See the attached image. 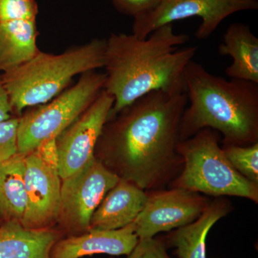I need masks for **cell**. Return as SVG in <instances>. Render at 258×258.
I'll return each instance as SVG.
<instances>
[{
  "instance_id": "3957f363",
  "label": "cell",
  "mask_w": 258,
  "mask_h": 258,
  "mask_svg": "<svg viewBox=\"0 0 258 258\" xmlns=\"http://www.w3.org/2000/svg\"><path fill=\"white\" fill-rule=\"evenodd\" d=\"M189 106L181 117V141L204 128L223 136V146L258 143V84L226 80L191 60L184 74Z\"/></svg>"
},
{
  "instance_id": "ba28073f",
  "label": "cell",
  "mask_w": 258,
  "mask_h": 258,
  "mask_svg": "<svg viewBox=\"0 0 258 258\" xmlns=\"http://www.w3.org/2000/svg\"><path fill=\"white\" fill-rule=\"evenodd\" d=\"M257 9V0H161L154 10L134 18L132 34L145 39L163 25L199 17L202 23L195 37L206 40L230 15Z\"/></svg>"
},
{
  "instance_id": "2e32d148",
  "label": "cell",
  "mask_w": 258,
  "mask_h": 258,
  "mask_svg": "<svg viewBox=\"0 0 258 258\" xmlns=\"http://www.w3.org/2000/svg\"><path fill=\"white\" fill-rule=\"evenodd\" d=\"M218 52L232 57V64L225 71L228 77L258 84V38L248 25L231 24Z\"/></svg>"
},
{
  "instance_id": "8992f818",
  "label": "cell",
  "mask_w": 258,
  "mask_h": 258,
  "mask_svg": "<svg viewBox=\"0 0 258 258\" xmlns=\"http://www.w3.org/2000/svg\"><path fill=\"white\" fill-rule=\"evenodd\" d=\"M106 79L105 73L88 71L50 101L27 108L19 116L18 152L28 154L42 142L57 138L96 100Z\"/></svg>"
},
{
  "instance_id": "9a60e30c",
  "label": "cell",
  "mask_w": 258,
  "mask_h": 258,
  "mask_svg": "<svg viewBox=\"0 0 258 258\" xmlns=\"http://www.w3.org/2000/svg\"><path fill=\"white\" fill-rule=\"evenodd\" d=\"M232 210L227 200L217 198L209 204L195 221L174 230L167 244L175 248L179 258H207L206 240L209 232L220 219Z\"/></svg>"
},
{
  "instance_id": "6da1fadb",
  "label": "cell",
  "mask_w": 258,
  "mask_h": 258,
  "mask_svg": "<svg viewBox=\"0 0 258 258\" xmlns=\"http://www.w3.org/2000/svg\"><path fill=\"white\" fill-rule=\"evenodd\" d=\"M187 102L186 93L163 91L139 98L107 120L94 157L144 191L165 184L183 166L176 148Z\"/></svg>"
},
{
  "instance_id": "ac0fdd59",
  "label": "cell",
  "mask_w": 258,
  "mask_h": 258,
  "mask_svg": "<svg viewBox=\"0 0 258 258\" xmlns=\"http://www.w3.org/2000/svg\"><path fill=\"white\" fill-rule=\"evenodd\" d=\"M25 155L17 153L0 163V222H21L26 207Z\"/></svg>"
},
{
  "instance_id": "5bb4252c",
  "label": "cell",
  "mask_w": 258,
  "mask_h": 258,
  "mask_svg": "<svg viewBox=\"0 0 258 258\" xmlns=\"http://www.w3.org/2000/svg\"><path fill=\"white\" fill-rule=\"evenodd\" d=\"M64 237L58 227L30 229L12 220L0 225V258H51L54 244Z\"/></svg>"
},
{
  "instance_id": "4fadbf2b",
  "label": "cell",
  "mask_w": 258,
  "mask_h": 258,
  "mask_svg": "<svg viewBox=\"0 0 258 258\" xmlns=\"http://www.w3.org/2000/svg\"><path fill=\"white\" fill-rule=\"evenodd\" d=\"M147 198L144 190L120 179L95 210L89 230H118L133 223L143 210Z\"/></svg>"
},
{
  "instance_id": "8fae6325",
  "label": "cell",
  "mask_w": 258,
  "mask_h": 258,
  "mask_svg": "<svg viewBox=\"0 0 258 258\" xmlns=\"http://www.w3.org/2000/svg\"><path fill=\"white\" fill-rule=\"evenodd\" d=\"M61 179L57 166L37 150L25 155L26 207L21 224L30 229L56 227L60 208Z\"/></svg>"
},
{
  "instance_id": "30bf717a",
  "label": "cell",
  "mask_w": 258,
  "mask_h": 258,
  "mask_svg": "<svg viewBox=\"0 0 258 258\" xmlns=\"http://www.w3.org/2000/svg\"><path fill=\"white\" fill-rule=\"evenodd\" d=\"M147 195L145 206L134 222L139 239L152 238L160 232L189 225L210 203L200 194L181 188Z\"/></svg>"
},
{
  "instance_id": "277c9868",
  "label": "cell",
  "mask_w": 258,
  "mask_h": 258,
  "mask_svg": "<svg viewBox=\"0 0 258 258\" xmlns=\"http://www.w3.org/2000/svg\"><path fill=\"white\" fill-rule=\"evenodd\" d=\"M106 39H93L60 54L41 50L20 67L3 73L2 82L13 115L50 101L66 89L75 76L104 67Z\"/></svg>"
},
{
  "instance_id": "d4e9b609",
  "label": "cell",
  "mask_w": 258,
  "mask_h": 258,
  "mask_svg": "<svg viewBox=\"0 0 258 258\" xmlns=\"http://www.w3.org/2000/svg\"><path fill=\"white\" fill-rule=\"evenodd\" d=\"M0 225H1V222H0Z\"/></svg>"
},
{
  "instance_id": "d6986e66",
  "label": "cell",
  "mask_w": 258,
  "mask_h": 258,
  "mask_svg": "<svg viewBox=\"0 0 258 258\" xmlns=\"http://www.w3.org/2000/svg\"><path fill=\"white\" fill-rule=\"evenodd\" d=\"M222 149L236 170L258 184V143L249 146H224Z\"/></svg>"
},
{
  "instance_id": "7402d4cb",
  "label": "cell",
  "mask_w": 258,
  "mask_h": 258,
  "mask_svg": "<svg viewBox=\"0 0 258 258\" xmlns=\"http://www.w3.org/2000/svg\"><path fill=\"white\" fill-rule=\"evenodd\" d=\"M126 258H171L165 244L155 237L139 239L137 245Z\"/></svg>"
},
{
  "instance_id": "e0dca14e",
  "label": "cell",
  "mask_w": 258,
  "mask_h": 258,
  "mask_svg": "<svg viewBox=\"0 0 258 258\" xmlns=\"http://www.w3.org/2000/svg\"><path fill=\"white\" fill-rule=\"evenodd\" d=\"M37 20H14L0 23V71L20 67L40 52Z\"/></svg>"
},
{
  "instance_id": "9c48e42d",
  "label": "cell",
  "mask_w": 258,
  "mask_h": 258,
  "mask_svg": "<svg viewBox=\"0 0 258 258\" xmlns=\"http://www.w3.org/2000/svg\"><path fill=\"white\" fill-rule=\"evenodd\" d=\"M114 98L104 89L83 113L56 138L61 179L72 175L94 157L95 149Z\"/></svg>"
},
{
  "instance_id": "603a6c76",
  "label": "cell",
  "mask_w": 258,
  "mask_h": 258,
  "mask_svg": "<svg viewBox=\"0 0 258 258\" xmlns=\"http://www.w3.org/2000/svg\"><path fill=\"white\" fill-rule=\"evenodd\" d=\"M115 9L122 14L137 18L154 10L161 0H111Z\"/></svg>"
},
{
  "instance_id": "5b68a950",
  "label": "cell",
  "mask_w": 258,
  "mask_h": 258,
  "mask_svg": "<svg viewBox=\"0 0 258 258\" xmlns=\"http://www.w3.org/2000/svg\"><path fill=\"white\" fill-rule=\"evenodd\" d=\"M219 137L216 131L204 128L178 144L183 169L173 187L217 198L240 197L257 203L258 184L232 166L219 145Z\"/></svg>"
},
{
  "instance_id": "ffe728a7",
  "label": "cell",
  "mask_w": 258,
  "mask_h": 258,
  "mask_svg": "<svg viewBox=\"0 0 258 258\" xmlns=\"http://www.w3.org/2000/svg\"><path fill=\"white\" fill-rule=\"evenodd\" d=\"M36 0H0V23L14 20H36Z\"/></svg>"
},
{
  "instance_id": "cb8c5ba5",
  "label": "cell",
  "mask_w": 258,
  "mask_h": 258,
  "mask_svg": "<svg viewBox=\"0 0 258 258\" xmlns=\"http://www.w3.org/2000/svg\"><path fill=\"white\" fill-rule=\"evenodd\" d=\"M14 116L12 113L9 97L8 96L1 79H0V122Z\"/></svg>"
},
{
  "instance_id": "7a4b0ae2",
  "label": "cell",
  "mask_w": 258,
  "mask_h": 258,
  "mask_svg": "<svg viewBox=\"0 0 258 258\" xmlns=\"http://www.w3.org/2000/svg\"><path fill=\"white\" fill-rule=\"evenodd\" d=\"M172 24L163 25L145 39L112 33L106 39L104 90L114 98L108 119L153 91L186 93L185 71L197 47L179 49L189 41Z\"/></svg>"
},
{
  "instance_id": "52a82bcc",
  "label": "cell",
  "mask_w": 258,
  "mask_h": 258,
  "mask_svg": "<svg viewBox=\"0 0 258 258\" xmlns=\"http://www.w3.org/2000/svg\"><path fill=\"white\" fill-rule=\"evenodd\" d=\"M119 180L95 157L77 172L62 179L56 227L64 236L88 232L95 210Z\"/></svg>"
},
{
  "instance_id": "7c38bea8",
  "label": "cell",
  "mask_w": 258,
  "mask_h": 258,
  "mask_svg": "<svg viewBox=\"0 0 258 258\" xmlns=\"http://www.w3.org/2000/svg\"><path fill=\"white\" fill-rule=\"evenodd\" d=\"M139 241L133 223L113 230H89L64 236L51 250V258H81L93 254L128 255Z\"/></svg>"
},
{
  "instance_id": "44dd1931",
  "label": "cell",
  "mask_w": 258,
  "mask_h": 258,
  "mask_svg": "<svg viewBox=\"0 0 258 258\" xmlns=\"http://www.w3.org/2000/svg\"><path fill=\"white\" fill-rule=\"evenodd\" d=\"M18 124L19 116L0 122V163L18 152Z\"/></svg>"
}]
</instances>
